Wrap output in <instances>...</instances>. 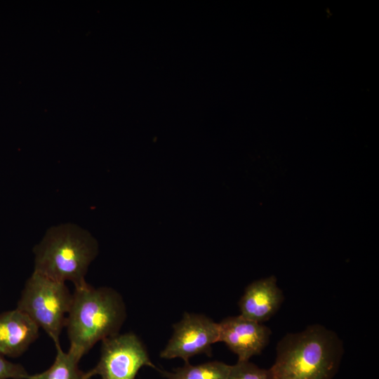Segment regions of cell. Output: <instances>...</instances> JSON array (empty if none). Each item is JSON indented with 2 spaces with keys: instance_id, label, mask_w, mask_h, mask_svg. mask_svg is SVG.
Instances as JSON below:
<instances>
[{
  "instance_id": "obj_1",
  "label": "cell",
  "mask_w": 379,
  "mask_h": 379,
  "mask_svg": "<svg viewBox=\"0 0 379 379\" xmlns=\"http://www.w3.org/2000/svg\"><path fill=\"white\" fill-rule=\"evenodd\" d=\"M344 353L337 333L320 324L284 335L270 368L272 379H333Z\"/></svg>"
},
{
  "instance_id": "obj_2",
  "label": "cell",
  "mask_w": 379,
  "mask_h": 379,
  "mask_svg": "<svg viewBox=\"0 0 379 379\" xmlns=\"http://www.w3.org/2000/svg\"><path fill=\"white\" fill-rule=\"evenodd\" d=\"M126 318V305L117 291L87 282L74 287L65 322L68 350L80 360L98 341L119 334Z\"/></svg>"
},
{
  "instance_id": "obj_3",
  "label": "cell",
  "mask_w": 379,
  "mask_h": 379,
  "mask_svg": "<svg viewBox=\"0 0 379 379\" xmlns=\"http://www.w3.org/2000/svg\"><path fill=\"white\" fill-rule=\"evenodd\" d=\"M34 272L54 280L86 283L89 265L98 254L96 241L86 232L62 226L51 230L34 249Z\"/></svg>"
},
{
  "instance_id": "obj_4",
  "label": "cell",
  "mask_w": 379,
  "mask_h": 379,
  "mask_svg": "<svg viewBox=\"0 0 379 379\" xmlns=\"http://www.w3.org/2000/svg\"><path fill=\"white\" fill-rule=\"evenodd\" d=\"M72 293L65 282L33 272L27 280L17 309L27 315L53 340L60 345V333L65 326Z\"/></svg>"
},
{
  "instance_id": "obj_5",
  "label": "cell",
  "mask_w": 379,
  "mask_h": 379,
  "mask_svg": "<svg viewBox=\"0 0 379 379\" xmlns=\"http://www.w3.org/2000/svg\"><path fill=\"white\" fill-rule=\"evenodd\" d=\"M143 366L157 369L142 342L133 333H119L102 341L100 359L85 378L135 379Z\"/></svg>"
},
{
  "instance_id": "obj_6",
  "label": "cell",
  "mask_w": 379,
  "mask_h": 379,
  "mask_svg": "<svg viewBox=\"0 0 379 379\" xmlns=\"http://www.w3.org/2000/svg\"><path fill=\"white\" fill-rule=\"evenodd\" d=\"M173 333L161 352L163 359H182L185 363L197 354L211 356V346L219 342V325L204 315L185 312L173 326Z\"/></svg>"
},
{
  "instance_id": "obj_7",
  "label": "cell",
  "mask_w": 379,
  "mask_h": 379,
  "mask_svg": "<svg viewBox=\"0 0 379 379\" xmlns=\"http://www.w3.org/2000/svg\"><path fill=\"white\" fill-rule=\"evenodd\" d=\"M219 325V342L238 357V361H249L260 354L270 342L271 330L261 323L241 315L229 317Z\"/></svg>"
},
{
  "instance_id": "obj_8",
  "label": "cell",
  "mask_w": 379,
  "mask_h": 379,
  "mask_svg": "<svg viewBox=\"0 0 379 379\" xmlns=\"http://www.w3.org/2000/svg\"><path fill=\"white\" fill-rule=\"evenodd\" d=\"M284 299L274 276L255 281L246 288L239 302L240 315L262 324L277 313Z\"/></svg>"
},
{
  "instance_id": "obj_9",
  "label": "cell",
  "mask_w": 379,
  "mask_h": 379,
  "mask_svg": "<svg viewBox=\"0 0 379 379\" xmlns=\"http://www.w3.org/2000/svg\"><path fill=\"white\" fill-rule=\"evenodd\" d=\"M39 327L15 308L0 314V355L17 357L38 338Z\"/></svg>"
},
{
  "instance_id": "obj_10",
  "label": "cell",
  "mask_w": 379,
  "mask_h": 379,
  "mask_svg": "<svg viewBox=\"0 0 379 379\" xmlns=\"http://www.w3.org/2000/svg\"><path fill=\"white\" fill-rule=\"evenodd\" d=\"M231 366L219 361L197 365L188 362L172 372L161 371V373L166 379H226Z\"/></svg>"
},
{
  "instance_id": "obj_11",
  "label": "cell",
  "mask_w": 379,
  "mask_h": 379,
  "mask_svg": "<svg viewBox=\"0 0 379 379\" xmlns=\"http://www.w3.org/2000/svg\"><path fill=\"white\" fill-rule=\"evenodd\" d=\"M56 356L52 365L46 371L29 375L28 379H86L85 372L79 368V359L70 351L64 352L56 345Z\"/></svg>"
},
{
  "instance_id": "obj_12",
  "label": "cell",
  "mask_w": 379,
  "mask_h": 379,
  "mask_svg": "<svg viewBox=\"0 0 379 379\" xmlns=\"http://www.w3.org/2000/svg\"><path fill=\"white\" fill-rule=\"evenodd\" d=\"M226 379H272L270 369L262 368L249 361H238L231 366Z\"/></svg>"
},
{
  "instance_id": "obj_13",
  "label": "cell",
  "mask_w": 379,
  "mask_h": 379,
  "mask_svg": "<svg viewBox=\"0 0 379 379\" xmlns=\"http://www.w3.org/2000/svg\"><path fill=\"white\" fill-rule=\"evenodd\" d=\"M29 375L21 364L8 361L0 355V379H28Z\"/></svg>"
}]
</instances>
